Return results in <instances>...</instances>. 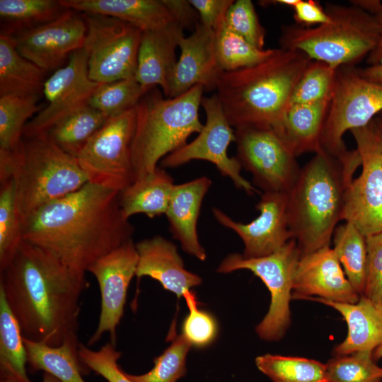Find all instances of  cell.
Masks as SVG:
<instances>
[{"mask_svg":"<svg viewBox=\"0 0 382 382\" xmlns=\"http://www.w3.org/2000/svg\"><path fill=\"white\" fill-rule=\"evenodd\" d=\"M120 193L87 183L26 219L23 241L86 273L98 259L132 239L134 226L123 214Z\"/></svg>","mask_w":382,"mask_h":382,"instance_id":"obj_1","label":"cell"},{"mask_svg":"<svg viewBox=\"0 0 382 382\" xmlns=\"http://www.w3.org/2000/svg\"><path fill=\"white\" fill-rule=\"evenodd\" d=\"M0 273V288L24 338L59 347L78 337L80 298L89 285L85 273L25 241Z\"/></svg>","mask_w":382,"mask_h":382,"instance_id":"obj_2","label":"cell"},{"mask_svg":"<svg viewBox=\"0 0 382 382\" xmlns=\"http://www.w3.org/2000/svg\"><path fill=\"white\" fill-rule=\"evenodd\" d=\"M357 149H320L287 192L289 226L301 256L330 246L342 220L347 190L361 166Z\"/></svg>","mask_w":382,"mask_h":382,"instance_id":"obj_3","label":"cell"},{"mask_svg":"<svg viewBox=\"0 0 382 382\" xmlns=\"http://www.w3.org/2000/svg\"><path fill=\"white\" fill-rule=\"evenodd\" d=\"M311 60L300 50L278 48L259 64L224 72L216 94L232 127L278 130L294 88Z\"/></svg>","mask_w":382,"mask_h":382,"instance_id":"obj_4","label":"cell"},{"mask_svg":"<svg viewBox=\"0 0 382 382\" xmlns=\"http://www.w3.org/2000/svg\"><path fill=\"white\" fill-rule=\"evenodd\" d=\"M10 178L22 222L88 183L76 158L45 137L23 138L17 150H0V181Z\"/></svg>","mask_w":382,"mask_h":382,"instance_id":"obj_5","label":"cell"},{"mask_svg":"<svg viewBox=\"0 0 382 382\" xmlns=\"http://www.w3.org/2000/svg\"><path fill=\"white\" fill-rule=\"evenodd\" d=\"M204 91L197 85L180 96L166 98L155 87L142 96L136 106L131 149L135 180L154 173L158 162L202 130L199 109Z\"/></svg>","mask_w":382,"mask_h":382,"instance_id":"obj_6","label":"cell"},{"mask_svg":"<svg viewBox=\"0 0 382 382\" xmlns=\"http://www.w3.org/2000/svg\"><path fill=\"white\" fill-rule=\"evenodd\" d=\"M325 10L330 21L315 28L283 25L280 48L300 50L312 60L325 62L335 68L354 66L366 59L380 35L373 15L352 4L327 3Z\"/></svg>","mask_w":382,"mask_h":382,"instance_id":"obj_7","label":"cell"},{"mask_svg":"<svg viewBox=\"0 0 382 382\" xmlns=\"http://www.w3.org/2000/svg\"><path fill=\"white\" fill-rule=\"evenodd\" d=\"M301 257L295 239L291 238L274 253L247 258L239 253L228 255L219 265V273L247 270L259 277L271 295L269 310L256 326L258 336L267 341L281 339L289 326V303L292 298L296 270Z\"/></svg>","mask_w":382,"mask_h":382,"instance_id":"obj_8","label":"cell"},{"mask_svg":"<svg viewBox=\"0 0 382 382\" xmlns=\"http://www.w3.org/2000/svg\"><path fill=\"white\" fill-rule=\"evenodd\" d=\"M136 107L108 117L76 156L88 183L122 192L135 180L132 144Z\"/></svg>","mask_w":382,"mask_h":382,"instance_id":"obj_9","label":"cell"},{"mask_svg":"<svg viewBox=\"0 0 382 382\" xmlns=\"http://www.w3.org/2000/svg\"><path fill=\"white\" fill-rule=\"evenodd\" d=\"M81 15L86 25L83 48L90 79L104 83L134 78L142 31L112 17Z\"/></svg>","mask_w":382,"mask_h":382,"instance_id":"obj_10","label":"cell"},{"mask_svg":"<svg viewBox=\"0 0 382 382\" xmlns=\"http://www.w3.org/2000/svg\"><path fill=\"white\" fill-rule=\"evenodd\" d=\"M350 132L361 157V172L347 190L342 220L368 237L382 232V130L376 117Z\"/></svg>","mask_w":382,"mask_h":382,"instance_id":"obj_11","label":"cell"},{"mask_svg":"<svg viewBox=\"0 0 382 382\" xmlns=\"http://www.w3.org/2000/svg\"><path fill=\"white\" fill-rule=\"evenodd\" d=\"M382 112V84L362 77L357 67L337 69L320 147L337 151L346 147L342 137L369 123Z\"/></svg>","mask_w":382,"mask_h":382,"instance_id":"obj_12","label":"cell"},{"mask_svg":"<svg viewBox=\"0 0 382 382\" xmlns=\"http://www.w3.org/2000/svg\"><path fill=\"white\" fill-rule=\"evenodd\" d=\"M236 156L242 168L253 176V185L263 192H288L301 171L288 145L273 128L235 129Z\"/></svg>","mask_w":382,"mask_h":382,"instance_id":"obj_13","label":"cell"},{"mask_svg":"<svg viewBox=\"0 0 382 382\" xmlns=\"http://www.w3.org/2000/svg\"><path fill=\"white\" fill-rule=\"evenodd\" d=\"M206 121L197 137L160 162L163 168H175L194 160L213 163L221 175L231 180L234 186L248 195L260 192L241 173L242 167L236 156L229 157L228 147L235 142V129L228 122L216 94L201 101Z\"/></svg>","mask_w":382,"mask_h":382,"instance_id":"obj_14","label":"cell"},{"mask_svg":"<svg viewBox=\"0 0 382 382\" xmlns=\"http://www.w3.org/2000/svg\"><path fill=\"white\" fill-rule=\"evenodd\" d=\"M100 84L89 77L83 48L75 51L64 66L45 80L42 93L47 104L26 124L23 138L45 136L62 120L88 105Z\"/></svg>","mask_w":382,"mask_h":382,"instance_id":"obj_15","label":"cell"},{"mask_svg":"<svg viewBox=\"0 0 382 382\" xmlns=\"http://www.w3.org/2000/svg\"><path fill=\"white\" fill-rule=\"evenodd\" d=\"M138 255L132 239L103 255L87 270L96 279L101 295V308L97 328L89 346L98 342L105 332L116 344L117 327L124 313L129 285L136 271Z\"/></svg>","mask_w":382,"mask_h":382,"instance_id":"obj_16","label":"cell"},{"mask_svg":"<svg viewBox=\"0 0 382 382\" xmlns=\"http://www.w3.org/2000/svg\"><path fill=\"white\" fill-rule=\"evenodd\" d=\"M86 34L82 15L67 8L54 20L11 37L19 54L47 73L83 48Z\"/></svg>","mask_w":382,"mask_h":382,"instance_id":"obj_17","label":"cell"},{"mask_svg":"<svg viewBox=\"0 0 382 382\" xmlns=\"http://www.w3.org/2000/svg\"><path fill=\"white\" fill-rule=\"evenodd\" d=\"M255 209L259 216L246 224L233 220L219 208L212 209L216 221L242 240V255L247 258L270 255L293 238L289 226L286 192H263Z\"/></svg>","mask_w":382,"mask_h":382,"instance_id":"obj_18","label":"cell"},{"mask_svg":"<svg viewBox=\"0 0 382 382\" xmlns=\"http://www.w3.org/2000/svg\"><path fill=\"white\" fill-rule=\"evenodd\" d=\"M215 31L199 23L192 34L180 37L179 59L168 80L166 98L182 95L197 85L216 90L224 73L216 60Z\"/></svg>","mask_w":382,"mask_h":382,"instance_id":"obj_19","label":"cell"},{"mask_svg":"<svg viewBox=\"0 0 382 382\" xmlns=\"http://www.w3.org/2000/svg\"><path fill=\"white\" fill-rule=\"evenodd\" d=\"M292 294L296 299L317 297L349 303H357L360 298L330 246L301 257Z\"/></svg>","mask_w":382,"mask_h":382,"instance_id":"obj_20","label":"cell"},{"mask_svg":"<svg viewBox=\"0 0 382 382\" xmlns=\"http://www.w3.org/2000/svg\"><path fill=\"white\" fill-rule=\"evenodd\" d=\"M138 255L136 277H151L178 299L185 297L192 287L202 284V278L185 269L178 248L161 236H154L135 243Z\"/></svg>","mask_w":382,"mask_h":382,"instance_id":"obj_21","label":"cell"},{"mask_svg":"<svg viewBox=\"0 0 382 382\" xmlns=\"http://www.w3.org/2000/svg\"><path fill=\"white\" fill-rule=\"evenodd\" d=\"M212 185L207 176L175 184L165 214L170 232L186 253L204 261L205 249L199 242L197 222L204 198Z\"/></svg>","mask_w":382,"mask_h":382,"instance_id":"obj_22","label":"cell"},{"mask_svg":"<svg viewBox=\"0 0 382 382\" xmlns=\"http://www.w3.org/2000/svg\"><path fill=\"white\" fill-rule=\"evenodd\" d=\"M183 28L174 23L163 29L142 33L135 78L146 89L159 86L166 96L168 80L177 62L176 48Z\"/></svg>","mask_w":382,"mask_h":382,"instance_id":"obj_23","label":"cell"},{"mask_svg":"<svg viewBox=\"0 0 382 382\" xmlns=\"http://www.w3.org/2000/svg\"><path fill=\"white\" fill-rule=\"evenodd\" d=\"M60 2L65 8L81 13L103 15L123 21L142 33L163 29L177 23L163 0H60Z\"/></svg>","mask_w":382,"mask_h":382,"instance_id":"obj_24","label":"cell"},{"mask_svg":"<svg viewBox=\"0 0 382 382\" xmlns=\"http://www.w3.org/2000/svg\"><path fill=\"white\" fill-rule=\"evenodd\" d=\"M302 299L315 301L337 311L345 320L348 332L334 352L344 356L360 351H374L382 341V308L364 296L354 303L335 302L317 297Z\"/></svg>","mask_w":382,"mask_h":382,"instance_id":"obj_25","label":"cell"},{"mask_svg":"<svg viewBox=\"0 0 382 382\" xmlns=\"http://www.w3.org/2000/svg\"><path fill=\"white\" fill-rule=\"evenodd\" d=\"M330 102V98L309 104L291 103L288 107L282 125L276 131L296 157L320 150Z\"/></svg>","mask_w":382,"mask_h":382,"instance_id":"obj_26","label":"cell"},{"mask_svg":"<svg viewBox=\"0 0 382 382\" xmlns=\"http://www.w3.org/2000/svg\"><path fill=\"white\" fill-rule=\"evenodd\" d=\"M174 180L165 168L135 180L120 193L125 216L142 214L150 219L165 214L175 186Z\"/></svg>","mask_w":382,"mask_h":382,"instance_id":"obj_27","label":"cell"},{"mask_svg":"<svg viewBox=\"0 0 382 382\" xmlns=\"http://www.w3.org/2000/svg\"><path fill=\"white\" fill-rule=\"evenodd\" d=\"M46 74L19 54L11 36L0 35V96H40Z\"/></svg>","mask_w":382,"mask_h":382,"instance_id":"obj_28","label":"cell"},{"mask_svg":"<svg viewBox=\"0 0 382 382\" xmlns=\"http://www.w3.org/2000/svg\"><path fill=\"white\" fill-rule=\"evenodd\" d=\"M24 338V337H23ZM28 364L33 372H47L61 382H86L82 363L79 356L78 337L66 340L59 347L24 338Z\"/></svg>","mask_w":382,"mask_h":382,"instance_id":"obj_29","label":"cell"},{"mask_svg":"<svg viewBox=\"0 0 382 382\" xmlns=\"http://www.w3.org/2000/svg\"><path fill=\"white\" fill-rule=\"evenodd\" d=\"M28 355L20 324L0 288V376L33 382L26 371Z\"/></svg>","mask_w":382,"mask_h":382,"instance_id":"obj_30","label":"cell"},{"mask_svg":"<svg viewBox=\"0 0 382 382\" xmlns=\"http://www.w3.org/2000/svg\"><path fill=\"white\" fill-rule=\"evenodd\" d=\"M66 9L60 0H0L1 34L14 36L54 20Z\"/></svg>","mask_w":382,"mask_h":382,"instance_id":"obj_31","label":"cell"},{"mask_svg":"<svg viewBox=\"0 0 382 382\" xmlns=\"http://www.w3.org/2000/svg\"><path fill=\"white\" fill-rule=\"evenodd\" d=\"M108 118L88 105L62 120L42 137L47 138L64 152L76 157Z\"/></svg>","mask_w":382,"mask_h":382,"instance_id":"obj_32","label":"cell"},{"mask_svg":"<svg viewBox=\"0 0 382 382\" xmlns=\"http://www.w3.org/2000/svg\"><path fill=\"white\" fill-rule=\"evenodd\" d=\"M333 250L354 289L362 295L366 265V236L350 222L335 228Z\"/></svg>","mask_w":382,"mask_h":382,"instance_id":"obj_33","label":"cell"},{"mask_svg":"<svg viewBox=\"0 0 382 382\" xmlns=\"http://www.w3.org/2000/svg\"><path fill=\"white\" fill-rule=\"evenodd\" d=\"M216 60L224 72L254 66L271 56L277 49L260 50L229 29L224 22L214 30Z\"/></svg>","mask_w":382,"mask_h":382,"instance_id":"obj_34","label":"cell"},{"mask_svg":"<svg viewBox=\"0 0 382 382\" xmlns=\"http://www.w3.org/2000/svg\"><path fill=\"white\" fill-rule=\"evenodd\" d=\"M255 362L272 382H328L325 364L314 359L265 354Z\"/></svg>","mask_w":382,"mask_h":382,"instance_id":"obj_35","label":"cell"},{"mask_svg":"<svg viewBox=\"0 0 382 382\" xmlns=\"http://www.w3.org/2000/svg\"><path fill=\"white\" fill-rule=\"evenodd\" d=\"M39 98L40 96H0V150L13 151L19 148L25 126L41 110Z\"/></svg>","mask_w":382,"mask_h":382,"instance_id":"obj_36","label":"cell"},{"mask_svg":"<svg viewBox=\"0 0 382 382\" xmlns=\"http://www.w3.org/2000/svg\"><path fill=\"white\" fill-rule=\"evenodd\" d=\"M23 241L14 181H0V270L8 265Z\"/></svg>","mask_w":382,"mask_h":382,"instance_id":"obj_37","label":"cell"},{"mask_svg":"<svg viewBox=\"0 0 382 382\" xmlns=\"http://www.w3.org/2000/svg\"><path fill=\"white\" fill-rule=\"evenodd\" d=\"M174 321L167 339L171 344L154 359V366L148 372L134 375L126 373L133 382H177L186 374V358L192 347L180 335L176 334Z\"/></svg>","mask_w":382,"mask_h":382,"instance_id":"obj_38","label":"cell"},{"mask_svg":"<svg viewBox=\"0 0 382 382\" xmlns=\"http://www.w3.org/2000/svg\"><path fill=\"white\" fill-rule=\"evenodd\" d=\"M149 91L135 77L100 83L91 97L88 105L110 117L135 108Z\"/></svg>","mask_w":382,"mask_h":382,"instance_id":"obj_39","label":"cell"},{"mask_svg":"<svg viewBox=\"0 0 382 382\" xmlns=\"http://www.w3.org/2000/svg\"><path fill=\"white\" fill-rule=\"evenodd\" d=\"M328 382H381L382 367L374 361L373 351L335 356L326 364Z\"/></svg>","mask_w":382,"mask_h":382,"instance_id":"obj_40","label":"cell"},{"mask_svg":"<svg viewBox=\"0 0 382 382\" xmlns=\"http://www.w3.org/2000/svg\"><path fill=\"white\" fill-rule=\"evenodd\" d=\"M337 69L311 60L294 88L291 103L309 104L331 98Z\"/></svg>","mask_w":382,"mask_h":382,"instance_id":"obj_41","label":"cell"},{"mask_svg":"<svg viewBox=\"0 0 382 382\" xmlns=\"http://www.w3.org/2000/svg\"><path fill=\"white\" fill-rule=\"evenodd\" d=\"M189 313L182 324V335L192 347L203 348L211 345L218 335V324L209 312L198 307L195 294L185 297Z\"/></svg>","mask_w":382,"mask_h":382,"instance_id":"obj_42","label":"cell"},{"mask_svg":"<svg viewBox=\"0 0 382 382\" xmlns=\"http://www.w3.org/2000/svg\"><path fill=\"white\" fill-rule=\"evenodd\" d=\"M225 25L249 43L264 50L266 30L261 24L250 0L234 1L224 18Z\"/></svg>","mask_w":382,"mask_h":382,"instance_id":"obj_43","label":"cell"},{"mask_svg":"<svg viewBox=\"0 0 382 382\" xmlns=\"http://www.w3.org/2000/svg\"><path fill=\"white\" fill-rule=\"evenodd\" d=\"M79 356L86 369L93 371L108 382H133L119 366L117 361L122 353L110 342L96 351L80 343Z\"/></svg>","mask_w":382,"mask_h":382,"instance_id":"obj_44","label":"cell"},{"mask_svg":"<svg viewBox=\"0 0 382 382\" xmlns=\"http://www.w3.org/2000/svg\"><path fill=\"white\" fill-rule=\"evenodd\" d=\"M364 296L382 308V232L366 237Z\"/></svg>","mask_w":382,"mask_h":382,"instance_id":"obj_45","label":"cell"},{"mask_svg":"<svg viewBox=\"0 0 382 382\" xmlns=\"http://www.w3.org/2000/svg\"><path fill=\"white\" fill-rule=\"evenodd\" d=\"M233 0H190L199 16V23L215 30L224 18Z\"/></svg>","mask_w":382,"mask_h":382,"instance_id":"obj_46","label":"cell"},{"mask_svg":"<svg viewBox=\"0 0 382 382\" xmlns=\"http://www.w3.org/2000/svg\"><path fill=\"white\" fill-rule=\"evenodd\" d=\"M294 18L298 25L310 28L313 25H320L330 21L325 8L320 3L313 0H298L294 6Z\"/></svg>","mask_w":382,"mask_h":382,"instance_id":"obj_47","label":"cell"},{"mask_svg":"<svg viewBox=\"0 0 382 382\" xmlns=\"http://www.w3.org/2000/svg\"><path fill=\"white\" fill-rule=\"evenodd\" d=\"M350 4L369 12L376 19L380 30L379 39L366 59L369 65L382 64V2L380 0H352Z\"/></svg>","mask_w":382,"mask_h":382,"instance_id":"obj_48","label":"cell"},{"mask_svg":"<svg viewBox=\"0 0 382 382\" xmlns=\"http://www.w3.org/2000/svg\"><path fill=\"white\" fill-rule=\"evenodd\" d=\"M176 22L183 29L195 30L199 23V16L190 0H163Z\"/></svg>","mask_w":382,"mask_h":382,"instance_id":"obj_49","label":"cell"},{"mask_svg":"<svg viewBox=\"0 0 382 382\" xmlns=\"http://www.w3.org/2000/svg\"><path fill=\"white\" fill-rule=\"evenodd\" d=\"M358 73L366 79L382 84V64L369 65L365 68H357Z\"/></svg>","mask_w":382,"mask_h":382,"instance_id":"obj_50","label":"cell"},{"mask_svg":"<svg viewBox=\"0 0 382 382\" xmlns=\"http://www.w3.org/2000/svg\"><path fill=\"white\" fill-rule=\"evenodd\" d=\"M298 0H273V1H260V4L262 6L271 4H280L294 8Z\"/></svg>","mask_w":382,"mask_h":382,"instance_id":"obj_51","label":"cell"},{"mask_svg":"<svg viewBox=\"0 0 382 382\" xmlns=\"http://www.w3.org/2000/svg\"><path fill=\"white\" fill-rule=\"evenodd\" d=\"M42 382H61V381L53 375L47 372H43Z\"/></svg>","mask_w":382,"mask_h":382,"instance_id":"obj_52","label":"cell"},{"mask_svg":"<svg viewBox=\"0 0 382 382\" xmlns=\"http://www.w3.org/2000/svg\"><path fill=\"white\" fill-rule=\"evenodd\" d=\"M374 358L376 359H380L382 357V341L380 345L375 349L374 352L373 353Z\"/></svg>","mask_w":382,"mask_h":382,"instance_id":"obj_53","label":"cell"},{"mask_svg":"<svg viewBox=\"0 0 382 382\" xmlns=\"http://www.w3.org/2000/svg\"><path fill=\"white\" fill-rule=\"evenodd\" d=\"M0 382H18L13 378L0 376Z\"/></svg>","mask_w":382,"mask_h":382,"instance_id":"obj_54","label":"cell"},{"mask_svg":"<svg viewBox=\"0 0 382 382\" xmlns=\"http://www.w3.org/2000/svg\"><path fill=\"white\" fill-rule=\"evenodd\" d=\"M376 117L378 120V125L382 130V117H379L378 115Z\"/></svg>","mask_w":382,"mask_h":382,"instance_id":"obj_55","label":"cell"},{"mask_svg":"<svg viewBox=\"0 0 382 382\" xmlns=\"http://www.w3.org/2000/svg\"><path fill=\"white\" fill-rule=\"evenodd\" d=\"M378 116L382 117V112L378 115Z\"/></svg>","mask_w":382,"mask_h":382,"instance_id":"obj_56","label":"cell"}]
</instances>
